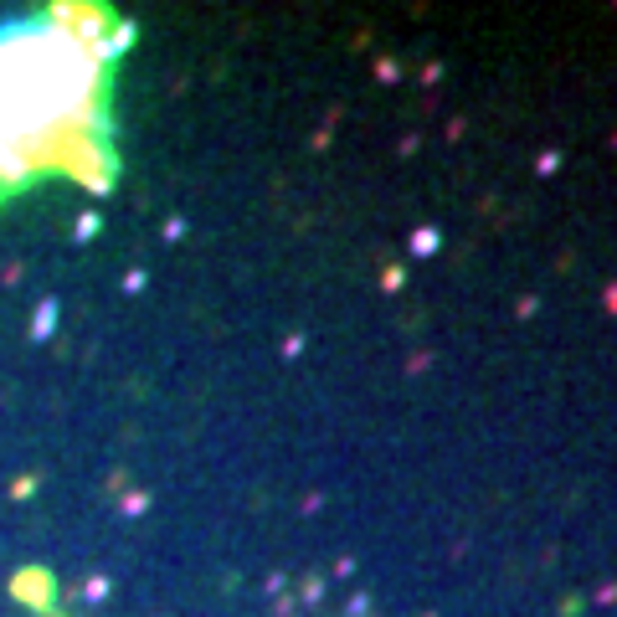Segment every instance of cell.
I'll return each mask as SVG.
<instances>
[{
	"instance_id": "obj_1",
	"label": "cell",
	"mask_w": 617,
	"mask_h": 617,
	"mask_svg": "<svg viewBox=\"0 0 617 617\" xmlns=\"http://www.w3.org/2000/svg\"><path fill=\"white\" fill-rule=\"evenodd\" d=\"M437 247H442V237H437V226H422V232H417V237H411V252H417V257H432V252H437Z\"/></svg>"
},
{
	"instance_id": "obj_2",
	"label": "cell",
	"mask_w": 617,
	"mask_h": 617,
	"mask_svg": "<svg viewBox=\"0 0 617 617\" xmlns=\"http://www.w3.org/2000/svg\"><path fill=\"white\" fill-rule=\"evenodd\" d=\"M561 170V149H545V155H540V175H556Z\"/></svg>"
},
{
	"instance_id": "obj_3",
	"label": "cell",
	"mask_w": 617,
	"mask_h": 617,
	"mask_svg": "<svg viewBox=\"0 0 617 617\" xmlns=\"http://www.w3.org/2000/svg\"><path fill=\"white\" fill-rule=\"evenodd\" d=\"M607 309L617 314V288H607Z\"/></svg>"
}]
</instances>
